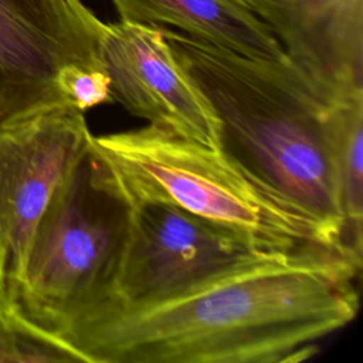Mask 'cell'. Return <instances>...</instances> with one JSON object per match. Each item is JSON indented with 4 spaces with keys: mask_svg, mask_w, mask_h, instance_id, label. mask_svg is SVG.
Returning <instances> with one entry per match:
<instances>
[{
    "mask_svg": "<svg viewBox=\"0 0 363 363\" xmlns=\"http://www.w3.org/2000/svg\"><path fill=\"white\" fill-rule=\"evenodd\" d=\"M360 271L330 248L274 251L164 298L95 311L61 342L86 363H298L354 320Z\"/></svg>",
    "mask_w": 363,
    "mask_h": 363,
    "instance_id": "6da1fadb",
    "label": "cell"
},
{
    "mask_svg": "<svg viewBox=\"0 0 363 363\" xmlns=\"http://www.w3.org/2000/svg\"><path fill=\"white\" fill-rule=\"evenodd\" d=\"M162 31L217 118L220 150L362 264L346 247L333 163L330 111L345 95L286 55L247 57L173 28Z\"/></svg>",
    "mask_w": 363,
    "mask_h": 363,
    "instance_id": "7a4b0ae2",
    "label": "cell"
},
{
    "mask_svg": "<svg viewBox=\"0 0 363 363\" xmlns=\"http://www.w3.org/2000/svg\"><path fill=\"white\" fill-rule=\"evenodd\" d=\"M89 150L106 180L129 203L172 204L268 251L335 250L313 221L220 149L146 125L92 135Z\"/></svg>",
    "mask_w": 363,
    "mask_h": 363,
    "instance_id": "3957f363",
    "label": "cell"
},
{
    "mask_svg": "<svg viewBox=\"0 0 363 363\" xmlns=\"http://www.w3.org/2000/svg\"><path fill=\"white\" fill-rule=\"evenodd\" d=\"M129 220L130 203L106 180L88 146L48 200L0 303L61 342L108 301Z\"/></svg>",
    "mask_w": 363,
    "mask_h": 363,
    "instance_id": "277c9868",
    "label": "cell"
},
{
    "mask_svg": "<svg viewBox=\"0 0 363 363\" xmlns=\"http://www.w3.org/2000/svg\"><path fill=\"white\" fill-rule=\"evenodd\" d=\"M268 252L274 251L183 208L133 201L111 295L95 311L169 296Z\"/></svg>",
    "mask_w": 363,
    "mask_h": 363,
    "instance_id": "5b68a950",
    "label": "cell"
},
{
    "mask_svg": "<svg viewBox=\"0 0 363 363\" xmlns=\"http://www.w3.org/2000/svg\"><path fill=\"white\" fill-rule=\"evenodd\" d=\"M104 26L81 0H0V126L68 106L61 75L101 64Z\"/></svg>",
    "mask_w": 363,
    "mask_h": 363,
    "instance_id": "8992f818",
    "label": "cell"
},
{
    "mask_svg": "<svg viewBox=\"0 0 363 363\" xmlns=\"http://www.w3.org/2000/svg\"><path fill=\"white\" fill-rule=\"evenodd\" d=\"M84 113L58 106L0 126V294L17 278L54 190L88 150Z\"/></svg>",
    "mask_w": 363,
    "mask_h": 363,
    "instance_id": "52a82bcc",
    "label": "cell"
},
{
    "mask_svg": "<svg viewBox=\"0 0 363 363\" xmlns=\"http://www.w3.org/2000/svg\"><path fill=\"white\" fill-rule=\"evenodd\" d=\"M98 57L113 102L149 125L220 149L217 118L174 58L162 27L105 23Z\"/></svg>",
    "mask_w": 363,
    "mask_h": 363,
    "instance_id": "ba28073f",
    "label": "cell"
},
{
    "mask_svg": "<svg viewBox=\"0 0 363 363\" xmlns=\"http://www.w3.org/2000/svg\"><path fill=\"white\" fill-rule=\"evenodd\" d=\"M285 55L339 95L363 92V0H241Z\"/></svg>",
    "mask_w": 363,
    "mask_h": 363,
    "instance_id": "9c48e42d",
    "label": "cell"
},
{
    "mask_svg": "<svg viewBox=\"0 0 363 363\" xmlns=\"http://www.w3.org/2000/svg\"><path fill=\"white\" fill-rule=\"evenodd\" d=\"M119 20L167 27L255 58H281L282 47L241 0H111Z\"/></svg>",
    "mask_w": 363,
    "mask_h": 363,
    "instance_id": "30bf717a",
    "label": "cell"
},
{
    "mask_svg": "<svg viewBox=\"0 0 363 363\" xmlns=\"http://www.w3.org/2000/svg\"><path fill=\"white\" fill-rule=\"evenodd\" d=\"M332 149L345 241L362 261L363 250V92L335 99L330 111Z\"/></svg>",
    "mask_w": 363,
    "mask_h": 363,
    "instance_id": "8fae6325",
    "label": "cell"
},
{
    "mask_svg": "<svg viewBox=\"0 0 363 363\" xmlns=\"http://www.w3.org/2000/svg\"><path fill=\"white\" fill-rule=\"evenodd\" d=\"M81 362L69 347L0 303V363Z\"/></svg>",
    "mask_w": 363,
    "mask_h": 363,
    "instance_id": "7c38bea8",
    "label": "cell"
},
{
    "mask_svg": "<svg viewBox=\"0 0 363 363\" xmlns=\"http://www.w3.org/2000/svg\"><path fill=\"white\" fill-rule=\"evenodd\" d=\"M65 104L78 111H88L101 104L113 102L109 79L102 65H72L60 79Z\"/></svg>",
    "mask_w": 363,
    "mask_h": 363,
    "instance_id": "4fadbf2b",
    "label": "cell"
}]
</instances>
